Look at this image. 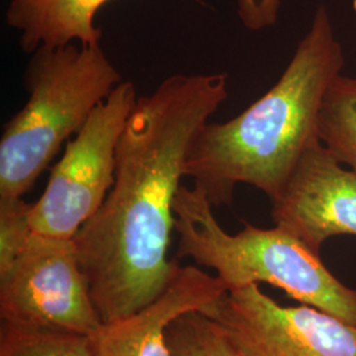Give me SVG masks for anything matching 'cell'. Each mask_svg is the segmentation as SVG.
<instances>
[{"label":"cell","instance_id":"1","mask_svg":"<svg viewBox=\"0 0 356 356\" xmlns=\"http://www.w3.org/2000/svg\"><path fill=\"white\" fill-rule=\"evenodd\" d=\"M229 76L175 74L138 98L119 141L115 182L74 238L103 323L156 300L177 261L168 257L175 201L200 131L229 97Z\"/></svg>","mask_w":356,"mask_h":356},{"label":"cell","instance_id":"2","mask_svg":"<svg viewBox=\"0 0 356 356\" xmlns=\"http://www.w3.org/2000/svg\"><path fill=\"white\" fill-rule=\"evenodd\" d=\"M343 66L342 45L321 6L275 86L236 118L204 124L185 177L213 207L231 204L239 184L252 185L273 201L307 147L318 140L321 106Z\"/></svg>","mask_w":356,"mask_h":356},{"label":"cell","instance_id":"3","mask_svg":"<svg viewBox=\"0 0 356 356\" xmlns=\"http://www.w3.org/2000/svg\"><path fill=\"white\" fill-rule=\"evenodd\" d=\"M178 257L211 268L229 291L269 284L302 305L356 326V289L338 280L306 244L275 226L229 235L218 223L202 191L181 185L175 201Z\"/></svg>","mask_w":356,"mask_h":356},{"label":"cell","instance_id":"4","mask_svg":"<svg viewBox=\"0 0 356 356\" xmlns=\"http://www.w3.org/2000/svg\"><path fill=\"white\" fill-rule=\"evenodd\" d=\"M122 81L101 45L33 51L24 76L28 101L0 139V200L23 198Z\"/></svg>","mask_w":356,"mask_h":356},{"label":"cell","instance_id":"5","mask_svg":"<svg viewBox=\"0 0 356 356\" xmlns=\"http://www.w3.org/2000/svg\"><path fill=\"white\" fill-rule=\"evenodd\" d=\"M132 81H122L90 115L53 166L48 185L31 207L33 232L74 239L111 191L116 153L138 102Z\"/></svg>","mask_w":356,"mask_h":356},{"label":"cell","instance_id":"6","mask_svg":"<svg viewBox=\"0 0 356 356\" xmlns=\"http://www.w3.org/2000/svg\"><path fill=\"white\" fill-rule=\"evenodd\" d=\"M0 317L3 325L23 330L91 337L102 327L74 239L32 234L0 276Z\"/></svg>","mask_w":356,"mask_h":356},{"label":"cell","instance_id":"7","mask_svg":"<svg viewBox=\"0 0 356 356\" xmlns=\"http://www.w3.org/2000/svg\"><path fill=\"white\" fill-rule=\"evenodd\" d=\"M209 316L243 356H356V326L313 306H281L259 285L229 291Z\"/></svg>","mask_w":356,"mask_h":356},{"label":"cell","instance_id":"8","mask_svg":"<svg viewBox=\"0 0 356 356\" xmlns=\"http://www.w3.org/2000/svg\"><path fill=\"white\" fill-rule=\"evenodd\" d=\"M272 218L318 254L331 236L356 235V172L313 141L272 201Z\"/></svg>","mask_w":356,"mask_h":356},{"label":"cell","instance_id":"9","mask_svg":"<svg viewBox=\"0 0 356 356\" xmlns=\"http://www.w3.org/2000/svg\"><path fill=\"white\" fill-rule=\"evenodd\" d=\"M229 292L218 276L195 266L178 264L163 293L139 312L103 323L90 337L94 356H173L168 329L173 321L191 312L213 313Z\"/></svg>","mask_w":356,"mask_h":356},{"label":"cell","instance_id":"10","mask_svg":"<svg viewBox=\"0 0 356 356\" xmlns=\"http://www.w3.org/2000/svg\"><path fill=\"white\" fill-rule=\"evenodd\" d=\"M107 1L11 0L6 22L20 32V45L26 53L41 47L101 45L102 31L95 26L94 19Z\"/></svg>","mask_w":356,"mask_h":356},{"label":"cell","instance_id":"11","mask_svg":"<svg viewBox=\"0 0 356 356\" xmlns=\"http://www.w3.org/2000/svg\"><path fill=\"white\" fill-rule=\"evenodd\" d=\"M321 143L356 172V78L337 76L325 94L318 116Z\"/></svg>","mask_w":356,"mask_h":356},{"label":"cell","instance_id":"12","mask_svg":"<svg viewBox=\"0 0 356 356\" xmlns=\"http://www.w3.org/2000/svg\"><path fill=\"white\" fill-rule=\"evenodd\" d=\"M173 356H243L225 327L204 312H191L168 329Z\"/></svg>","mask_w":356,"mask_h":356},{"label":"cell","instance_id":"13","mask_svg":"<svg viewBox=\"0 0 356 356\" xmlns=\"http://www.w3.org/2000/svg\"><path fill=\"white\" fill-rule=\"evenodd\" d=\"M0 356H94L90 337L1 325Z\"/></svg>","mask_w":356,"mask_h":356},{"label":"cell","instance_id":"14","mask_svg":"<svg viewBox=\"0 0 356 356\" xmlns=\"http://www.w3.org/2000/svg\"><path fill=\"white\" fill-rule=\"evenodd\" d=\"M31 207L23 198L0 200V276L13 267L33 234Z\"/></svg>","mask_w":356,"mask_h":356},{"label":"cell","instance_id":"15","mask_svg":"<svg viewBox=\"0 0 356 356\" xmlns=\"http://www.w3.org/2000/svg\"><path fill=\"white\" fill-rule=\"evenodd\" d=\"M282 0H238V15L250 31H261L277 22Z\"/></svg>","mask_w":356,"mask_h":356}]
</instances>
